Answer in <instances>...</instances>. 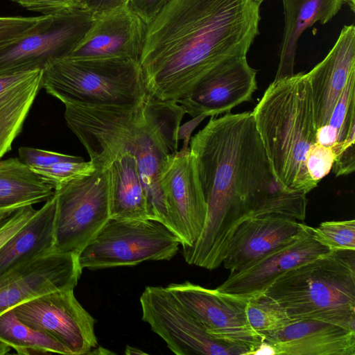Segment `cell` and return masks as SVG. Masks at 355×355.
Segmentation results:
<instances>
[{
    "mask_svg": "<svg viewBox=\"0 0 355 355\" xmlns=\"http://www.w3.org/2000/svg\"><path fill=\"white\" fill-rule=\"evenodd\" d=\"M189 145L207 209L200 236L182 248L187 263L218 268L236 230L248 218L277 214L305 219L306 194L276 179L252 112L211 116Z\"/></svg>",
    "mask_w": 355,
    "mask_h": 355,
    "instance_id": "1",
    "label": "cell"
},
{
    "mask_svg": "<svg viewBox=\"0 0 355 355\" xmlns=\"http://www.w3.org/2000/svg\"><path fill=\"white\" fill-rule=\"evenodd\" d=\"M254 0H168L146 25L139 60L146 93L177 102L259 34Z\"/></svg>",
    "mask_w": 355,
    "mask_h": 355,
    "instance_id": "2",
    "label": "cell"
},
{
    "mask_svg": "<svg viewBox=\"0 0 355 355\" xmlns=\"http://www.w3.org/2000/svg\"><path fill=\"white\" fill-rule=\"evenodd\" d=\"M64 119L96 168L105 169L124 153L135 156L150 219L169 228L160 175L178 150L181 105L147 95L130 105L65 104Z\"/></svg>",
    "mask_w": 355,
    "mask_h": 355,
    "instance_id": "3",
    "label": "cell"
},
{
    "mask_svg": "<svg viewBox=\"0 0 355 355\" xmlns=\"http://www.w3.org/2000/svg\"><path fill=\"white\" fill-rule=\"evenodd\" d=\"M252 112L276 179L306 195L318 186L307 164L318 144L306 73L274 80Z\"/></svg>",
    "mask_w": 355,
    "mask_h": 355,
    "instance_id": "4",
    "label": "cell"
},
{
    "mask_svg": "<svg viewBox=\"0 0 355 355\" xmlns=\"http://www.w3.org/2000/svg\"><path fill=\"white\" fill-rule=\"evenodd\" d=\"M355 250L330 251L279 277L264 294L292 320L313 319L355 331Z\"/></svg>",
    "mask_w": 355,
    "mask_h": 355,
    "instance_id": "5",
    "label": "cell"
},
{
    "mask_svg": "<svg viewBox=\"0 0 355 355\" xmlns=\"http://www.w3.org/2000/svg\"><path fill=\"white\" fill-rule=\"evenodd\" d=\"M42 88L65 104L130 105L147 95L137 60H58L42 70Z\"/></svg>",
    "mask_w": 355,
    "mask_h": 355,
    "instance_id": "6",
    "label": "cell"
},
{
    "mask_svg": "<svg viewBox=\"0 0 355 355\" xmlns=\"http://www.w3.org/2000/svg\"><path fill=\"white\" fill-rule=\"evenodd\" d=\"M180 241L165 225L153 219L110 218L78 254L83 269L132 266L170 260Z\"/></svg>",
    "mask_w": 355,
    "mask_h": 355,
    "instance_id": "7",
    "label": "cell"
},
{
    "mask_svg": "<svg viewBox=\"0 0 355 355\" xmlns=\"http://www.w3.org/2000/svg\"><path fill=\"white\" fill-rule=\"evenodd\" d=\"M53 250L78 256L110 217L107 169L55 188Z\"/></svg>",
    "mask_w": 355,
    "mask_h": 355,
    "instance_id": "8",
    "label": "cell"
},
{
    "mask_svg": "<svg viewBox=\"0 0 355 355\" xmlns=\"http://www.w3.org/2000/svg\"><path fill=\"white\" fill-rule=\"evenodd\" d=\"M94 19L86 9L44 15L29 31L0 46V76L45 69L69 56Z\"/></svg>",
    "mask_w": 355,
    "mask_h": 355,
    "instance_id": "9",
    "label": "cell"
},
{
    "mask_svg": "<svg viewBox=\"0 0 355 355\" xmlns=\"http://www.w3.org/2000/svg\"><path fill=\"white\" fill-rule=\"evenodd\" d=\"M139 302L142 320L177 355L248 354L243 347L211 337L166 287H146Z\"/></svg>",
    "mask_w": 355,
    "mask_h": 355,
    "instance_id": "10",
    "label": "cell"
},
{
    "mask_svg": "<svg viewBox=\"0 0 355 355\" xmlns=\"http://www.w3.org/2000/svg\"><path fill=\"white\" fill-rule=\"evenodd\" d=\"M214 339L252 353L263 338L250 325L245 306L249 297L207 288L189 282L166 286Z\"/></svg>",
    "mask_w": 355,
    "mask_h": 355,
    "instance_id": "11",
    "label": "cell"
},
{
    "mask_svg": "<svg viewBox=\"0 0 355 355\" xmlns=\"http://www.w3.org/2000/svg\"><path fill=\"white\" fill-rule=\"evenodd\" d=\"M13 310L21 322L55 338L71 355L90 354L98 346L96 320L77 300L73 289L42 295Z\"/></svg>",
    "mask_w": 355,
    "mask_h": 355,
    "instance_id": "12",
    "label": "cell"
},
{
    "mask_svg": "<svg viewBox=\"0 0 355 355\" xmlns=\"http://www.w3.org/2000/svg\"><path fill=\"white\" fill-rule=\"evenodd\" d=\"M82 270L78 255L54 250L22 261L0 275V315L42 295L74 290Z\"/></svg>",
    "mask_w": 355,
    "mask_h": 355,
    "instance_id": "13",
    "label": "cell"
},
{
    "mask_svg": "<svg viewBox=\"0 0 355 355\" xmlns=\"http://www.w3.org/2000/svg\"><path fill=\"white\" fill-rule=\"evenodd\" d=\"M160 184L169 229L182 248L192 246L202 230L207 207L189 148L178 151L167 160L161 173Z\"/></svg>",
    "mask_w": 355,
    "mask_h": 355,
    "instance_id": "14",
    "label": "cell"
},
{
    "mask_svg": "<svg viewBox=\"0 0 355 355\" xmlns=\"http://www.w3.org/2000/svg\"><path fill=\"white\" fill-rule=\"evenodd\" d=\"M256 76L246 55L232 57L212 69L178 103L192 118L229 113L251 100L257 89Z\"/></svg>",
    "mask_w": 355,
    "mask_h": 355,
    "instance_id": "15",
    "label": "cell"
},
{
    "mask_svg": "<svg viewBox=\"0 0 355 355\" xmlns=\"http://www.w3.org/2000/svg\"><path fill=\"white\" fill-rule=\"evenodd\" d=\"M330 250L315 237L313 227L306 225L303 232L288 243L261 258L241 270L230 272L216 288L222 292L252 297L264 291L291 269Z\"/></svg>",
    "mask_w": 355,
    "mask_h": 355,
    "instance_id": "16",
    "label": "cell"
},
{
    "mask_svg": "<svg viewBox=\"0 0 355 355\" xmlns=\"http://www.w3.org/2000/svg\"><path fill=\"white\" fill-rule=\"evenodd\" d=\"M146 24L128 6L94 15V21L71 54L76 58H120L139 61Z\"/></svg>",
    "mask_w": 355,
    "mask_h": 355,
    "instance_id": "17",
    "label": "cell"
},
{
    "mask_svg": "<svg viewBox=\"0 0 355 355\" xmlns=\"http://www.w3.org/2000/svg\"><path fill=\"white\" fill-rule=\"evenodd\" d=\"M306 225L282 215L250 217L237 228L223 261L234 272L250 266L300 236Z\"/></svg>",
    "mask_w": 355,
    "mask_h": 355,
    "instance_id": "18",
    "label": "cell"
},
{
    "mask_svg": "<svg viewBox=\"0 0 355 355\" xmlns=\"http://www.w3.org/2000/svg\"><path fill=\"white\" fill-rule=\"evenodd\" d=\"M355 74V26L345 25L327 56L306 73L317 128L329 123L350 77Z\"/></svg>",
    "mask_w": 355,
    "mask_h": 355,
    "instance_id": "19",
    "label": "cell"
},
{
    "mask_svg": "<svg viewBox=\"0 0 355 355\" xmlns=\"http://www.w3.org/2000/svg\"><path fill=\"white\" fill-rule=\"evenodd\" d=\"M263 341L278 355H355V331L318 320H293Z\"/></svg>",
    "mask_w": 355,
    "mask_h": 355,
    "instance_id": "20",
    "label": "cell"
},
{
    "mask_svg": "<svg viewBox=\"0 0 355 355\" xmlns=\"http://www.w3.org/2000/svg\"><path fill=\"white\" fill-rule=\"evenodd\" d=\"M42 70L0 76V159L12 148L42 88Z\"/></svg>",
    "mask_w": 355,
    "mask_h": 355,
    "instance_id": "21",
    "label": "cell"
},
{
    "mask_svg": "<svg viewBox=\"0 0 355 355\" xmlns=\"http://www.w3.org/2000/svg\"><path fill=\"white\" fill-rule=\"evenodd\" d=\"M284 28L279 61L275 80L294 74L298 41L303 32L313 24L329 22L340 10L345 0H282Z\"/></svg>",
    "mask_w": 355,
    "mask_h": 355,
    "instance_id": "22",
    "label": "cell"
},
{
    "mask_svg": "<svg viewBox=\"0 0 355 355\" xmlns=\"http://www.w3.org/2000/svg\"><path fill=\"white\" fill-rule=\"evenodd\" d=\"M110 217L150 219L147 199L135 155L124 153L107 167Z\"/></svg>",
    "mask_w": 355,
    "mask_h": 355,
    "instance_id": "23",
    "label": "cell"
},
{
    "mask_svg": "<svg viewBox=\"0 0 355 355\" xmlns=\"http://www.w3.org/2000/svg\"><path fill=\"white\" fill-rule=\"evenodd\" d=\"M54 196L0 249V275L16 265L53 250Z\"/></svg>",
    "mask_w": 355,
    "mask_h": 355,
    "instance_id": "24",
    "label": "cell"
},
{
    "mask_svg": "<svg viewBox=\"0 0 355 355\" xmlns=\"http://www.w3.org/2000/svg\"><path fill=\"white\" fill-rule=\"evenodd\" d=\"M54 187L19 158L0 159V215L46 202Z\"/></svg>",
    "mask_w": 355,
    "mask_h": 355,
    "instance_id": "25",
    "label": "cell"
},
{
    "mask_svg": "<svg viewBox=\"0 0 355 355\" xmlns=\"http://www.w3.org/2000/svg\"><path fill=\"white\" fill-rule=\"evenodd\" d=\"M0 340L18 354L58 353L71 355L70 352L50 335L21 322L13 309L0 315Z\"/></svg>",
    "mask_w": 355,
    "mask_h": 355,
    "instance_id": "26",
    "label": "cell"
},
{
    "mask_svg": "<svg viewBox=\"0 0 355 355\" xmlns=\"http://www.w3.org/2000/svg\"><path fill=\"white\" fill-rule=\"evenodd\" d=\"M245 313L251 327L263 338L293 320L277 302L263 293L249 297Z\"/></svg>",
    "mask_w": 355,
    "mask_h": 355,
    "instance_id": "27",
    "label": "cell"
},
{
    "mask_svg": "<svg viewBox=\"0 0 355 355\" xmlns=\"http://www.w3.org/2000/svg\"><path fill=\"white\" fill-rule=\"evenodd\" d=\"M315 239L330 251L355 250V220L325 221L313 227Z\"/></svg>",
    "mask_w": 355,
    "mask_h": 355,
    "instance_id": "28",
    "label": "cell"
},
{
    "mask_svg": "<svg viewBox=\"0 0 355 355\" xmlns=\"http://www.w3.org/2000/svg\"><path fill=\"white\" fill-rule=\"evenodd\" d=\"M96 166L89 160L62 162L47 167L31 168L44 180L53 185L54 189L60 184L94 173Z\"/></svg>",
    "mask_w": 355,
    "mask_h": 355,
    "instance_id": "29",
    "label": "cell"
},
{
    "mask_svg": "<svg viewBox=\"0 0 355 355\" xmlns=\"http://www.w3.org/2000/svg\"><path fill=\"white\" fill-rule=\"evenodd\" d=\"M19 158L23 163L28 166L31 168L47 167L62 162L83 159L81 157L66 155L32 147L19 148Z\"/></svg>",
    "mask_w": 355,
    "mask_h": 355,
    "instance_id": "30",
    "label": "cell"
},
{
    "mask_svg": "<svg viewBox=\"0 0 355 355\" xmlns=\"http://www.w3.org/2000/svg\"><path fill=\"white\" fill-rule=\"evenodd\" d=\"M43 17H0V46L26 33Z\"/></svg>",
    "mask_w": 355,
    "mask_h": 355,
    "instance_id": "31",
    "label": "cell"
},
{
    "mask_svg": "<svg viewBox=\"0 0 355 355\" xmlns=\"http://www.w3.org/2000/svg\"><path fill=\"white\" fill-rule=\"evenodd\" d=\"M37 210L33 205H29L11 213L0 215V249L27 223Z\"/></svg>",
    "mask_w": 355,
    "mask_h": 355,
    "instance_id": "32",
    "label": "cell"
},
{
    "mask_svg": "<svg viewBox=\"0 0 355 355\" xmlns=\"http://www.w3.org/2000/svg\"><path fill=\"white\" fill-rule=\"evenodd\" d=\"M168 0H128L130 8L148 25Z\"/></svg>",
    "mask_w": 355,
    "mask_h": 355,
    "instance_id": "33",
    "label": "cell"
},
{
    "mask_svg": "<svg viewBox=\"0 0 355 355\" xmlns=\"http://www.w3.org/2000/svg\"><path fill=\"white\" fill-rule=\"evenodd\" d=\"M125 3H128V0H83V7L93 14L98 15Z\"/></svg>",
    "mask_w": 355,
    "mask_h": 355,
    "instance_id": "34",
    "label": "cell"
},
{
    "mask_svg": "<svg viewBox=\"0 0 355 355\" xmlns=\"http://www.w3.org/2000/svg\"><path fill=\"white\" fill-rule=\"evenodd\" d=\"M207 116L205 114H199L192 119L187 121L184 124L180 125L178 130V139L183 140V146L181 150L188 149L190 139L191 137V133L195 128L206 118Z\"/></svg>",
    "mask_w": 355,
    "mask_h": 355,
    "instance_id": "35",
    "label": "cell"
},
{
    "mask_svg": "<svg viewBox=\"0 0 355 355\" xmlns=\"http://www.w3.org/2000/svg\"><path fill=\"white\" fill-rule=\"evenodd\" d=\"M252 355L257 354H276L274 347L265 341L252 353Z\"/></svg>",
    "mask_w": 355,
    "mask_h": 355,
    "instance_id": "36",
    "label": "cell"
},
{
    "mask_svg": "<svg viewBox=\"0 0 355 355\" xmlns=\"http://www.w3.org/2000/svg\"><path fill=\"white\" fill-rule=\"evenodd\" d=\"M126 354H145L142 351L139 349H136L135 347L127 346L125 349Z\"/></svg>",
    "mask_w": 355,
    "mask_h": 355,
    "instance_id": "37",
    "label": "cell"
},
{
    "mask_svg": "<svg viewBox=\"0 0 355 355\" xmlns=\"http://www.w3.org/2000/svg\"><path fill=\"white\" fill-rule=\"evenodd\" d=\"M352 11L355 12V0H345Z\"/></svg>",
    "mask_w": 355,
    "mask_h": 355,
    "instance_id": "38",
    "label": "cell"
},
{
    "mask_svg": "<svg viewBox=\"0 0 355 355\" xmlns=\"http://www.w3.org/2000/svg\"><path fill=\"white\" fill-rule=\"evenodd\" d=\"M76 1L78 3L80 8L84 9L83 7V0H76Z\"/></svg>",
    "mask_w": 355,
    "mask_h": 355,
    "instance_id": "39",
    "label": "cell"
},
{
    "mask_svg": "<svg viewBox=\"0 0 355 355\" xmlns=\"http://www.w3.org/2000/svg\"><path fill=\"white\" fill-rule=\"evenodd\" d=\"M254 1H257V3H259V4H261L265 0H254Z\"/></svg>",
    "mask_w": 355,
    "mask_h": 355,
    "instance_id": "40",
    "label": "cell"
},
{
    "mask_svg": "<svg viewBox=\"0 0 355 355\" xmlns=\"http://www.w3.org/2000/svg\"><path fill=\"white\" fill-rule=\"evenodd\" d=\"M12 1L17 3L18 0H12Z\"/></svg>",
    "mask_w": 355,
    "mask_h": 355,
    "instance_id": "41",
    "label": "cell"
}]
</instances>
